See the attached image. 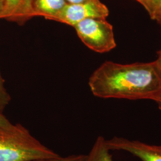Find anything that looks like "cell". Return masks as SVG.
I'll list each match as a JSON object with an SVG mask.
<instances>
[{"mask_svg": "<svg viewBox=\"0 0 161 161\" xmlns=\"http://www.w3.org/2000/svg\"><path fill=\"white\" fill-rule=\"evenodd\" d=\"M11 100L12 97L7 92L5 86V80L2 76L0 70V112L3 113Z\"/></svg>", "mask_w": 161, "mask_h": 161, "instance_id": "30bf717a", "label": "cell"}, {"mask_svg": "<svg viewBox=\"0 0 161 161\" xmlns=\"http://www.w3.org/2000/svg\"><path fill=\"white\" fill-rule=\"evenodd\" d=\"M34 0H4L5 10L3 19L23 26L33 16L32 6Z\"/></svg>", "mask_w": 161, "mask_h": 161, "instance_id": "8992f818", "label": "cell"}, {"mask_svg": "<svg viewBox=\"0 0 161 161\" xmlns=\"http://www.w3.org/2000/svg\"><path fill=\"white\" fill-rule=\"evenodd\" d=\"M150 18L159 23L161 20V0H149L144 8Z\"/></svg>", "mask_w": 161, "mask_h": 161, "instance_id": "9c48e42d", "label": "cell"}, {"mask_svg": "<svg viewBox=\"0 0 161 161\" xmlns=\"http://www.w3.org/2000/svg\"><path fill=\"white\" fill-rule=\"evenodd\" d=\"M66 4V0H34L32 6L33 16L43 17L54 21Z\"/></svg>", "mask_w": 161, "mask_h": 161, "instance_id": "52a82bcc", "label": "cell"}, {"mask_svg": "<svg viewBox=\"0 0 161 161\" xmlns=\"http://www.w3.org/2000/svg\"><path fill=\"white\" fill-rule=\"evenodd\" d=\"M106 142L111 151L127 152L142 161H161V145L147 144L121 137H114Z\"/></svg>", "mask_w": 161, "mask_h": 161, "instance_id": "5b68a950", "label": "cell"}, {"mask_svg": "<svg viewBox=\"0 0 161 161\" xmlns=\"http://www.w3.org/2000/svg\"><path fill=\"white\" fill-rule=\"evenodd\" d=\"M137 2H138V3H140L142 6H143V7L145 8V7L147 5V2L149 0H135Z\"/></svg>", "mask_w": 161, "mask_h": 161, "instance_id": "e0dca14e", "label": "cell"}, {"mask_svg": "<svg viewBox=\"0 0 161 161\" xmlns=\"http://www.w3.org/2000/svg\"><path fill=\"white\" fill-rule=\"evenodd\" d=\"M5 10V1L4 0H0V19H3Z\"/></svg>", "mask_w": 161, "mask_h": 161, "instance_id": "5bb4252c", "label": "cell"}, {"mask_svg": "<svg viewBox=\"0 0 161 161\" xmlns=\"http://www.w3.org/2000/svg\"><path fill=\"white\" fill-rule=\"evenodd\" d=\"M106 140L103 137L98 136L84 161H114Z\"/></svg>", "mask_w": 161, "mask_h": 161, "instance_id": "ba28073f", "label": "cell"}, {"mask_svg": "<svg viewBox=\"0 0 161 161\" xmlns=\"http://www.w3.org/2000/svg\"><path fill=\"white\" fill-rule=\"evenodd\" d=\"M12 122L8 119V118L0 112V127H10L12 125Z\"/></svg>", "mask_w": 161, "mask_h": 161, "instance_id": "7c38bea8", "label": "cell"}, {"mask_svg": "<svg viewBox=\"0 0 161 161\" xmlns=\"http://www.w3.org/2000/svg\"><path fill=\"white\" fill-rule=\"evenodd\" d=\"M159 24L160 25L161 27V20L159 22ZM155 61L156 64H157L158 67L159 68V69L161 71V50L159 52V54H158V57L157 58V59L155 60Z\"/></svg>", "mask_w": 161, "mask_h": 161, "instance_id": "9a60e30c", "label": "cell"}, {"mask_svg": "<svg viewBox=\"0 0 161 161\" xmlns=\"http://www.w3.org/2000/svg\"><path fill=\"white\" fill-rule=\"evenodd\" d=\"M88 86L97 97L152 100L161 90V71L155 61L131 64L106 61L90 76Z\"/></svg>", "mask_w": 161, "mask_h": 161, "instance_id": "6da1fadb", "label": "cell"}, {"mask_svg": "<svg viewBox=\"0 0 161 161\" xmlns=\"http://www.w3.org/2000/svg\"><path fill=\"white\" fill-rule=\"evenodd\" d=\"M85 157L86 155H72L64 157L58 156L52 158L39 159L29 161H84Z\"/></svg>", "mask_w": 161, "mask_h": 161, "instance_id": "8fae6325", "label": "cell"}, {"mask_svg": "<svg viewBox=\"0 0 161 161\" xmlns=\"http://www.w3.org/2000/svg\"><path fill=\"white\" fill-rule=\"evenodd\" d=\"M109 15V8L100 0H88L76 4L67 3L54 21L74 27L87 19H106Z\"/></svg>", "mask_w": 161, "mask_h": 161, "instance_id": "277c9868", "label": "cell"}, {"mask_svg": "<svg viewBox=\"0 0 161 161\" xmlns=\"http://www.w3.org/2000/svg\"><path fill=\"white\" fill-rule=\"evenodd\" d=\"M74 28L83 44L93 52L105 53L116 47L113 26L106 19H87Z\"/></svg>", "mask_w": 161, "mask_h": 161, "instance_id": "3957f363", "label": "cell"}, {"mask_svg": "<svg viewBox=\"0 0 161 161\" xmlns=\"http://www.w3.org/2000/svg\"><path fill=\"white\" fill-rule=\"evenodd\" d=\"M151 100H153L156 102V103L158 104L159 109L161 110V90L159 92L156 94Z\"/></svg>", "mask_w": 161, "mask_h": 161, "instance_id": "4fadbf2b", "label": "cell"}, {"mask_svg": "<svg viewBox=\"0 0 161 161\" xmlns=\"http://www.w3.org/2000/svg\"><path fill=\"white\" fill-rule=\"evenodd\" d=\"M58 156L20 124L0 127V161H29Z\"/></svg>", "mask_w": 161, "mask_h": 161, "instance_id": "7a4b0ae2", "label": "cell"}, {"mask_svg": "<svg viewBox=\"0 0 161 161\" xmlns=\"http://www.w3.org/2000/svg\"><path fill=\"white\" fill-rule=\"evenodd\" d=\"M88 0H66L68 4H76V3H80L84 1H86Z\"/></svg>", "mask_w": 161, "mask_h": 161, "instance_id": "2e32d148", "label": "cell"}]
</instances>
